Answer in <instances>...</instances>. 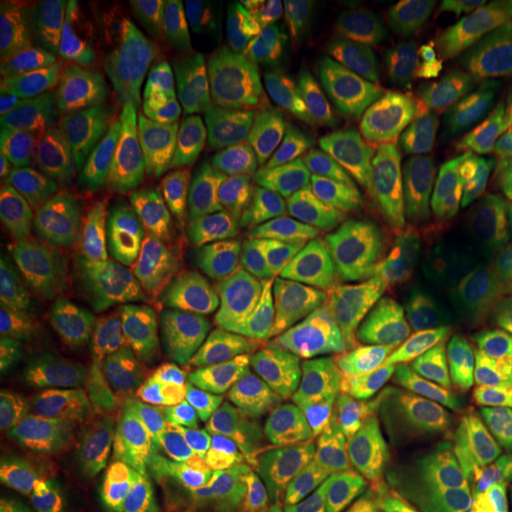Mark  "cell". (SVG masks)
I'll list each match as a JSON object with an SVG mask.
<instances>
[{"label": "cell", "mask_w": 512, "mask_h": 512, "mask_svg": "<svg viewBox=\"0 0 512 512\" xmlns=\"http://www.w3.org/2000/svg\"><path fill=\"white\" fill-rule=\"evenodd\" d=\"M470 512H512V406L477 453Z\"/></svg>", "instance_id": "obj_24"}, {"label": "cell", "mask_w": 512, "mask_h": 512, "mask_svg": "<svg viewBox=\"0 0 512 512\" xmlns=\"http://www.w3.org/2000/svg\"><path fill=\"white\" fill-rule=\"evenodd\" d=\"M297 299L302 328L266 458L292 482L313 484L356 458L366 420L347 351L342 271L311 261Z\"/></svg>", "instance_id": "obj_2"}, {"label": "cell", "mask_w": 512, "mask_h": 512, "mask_svg": "<svg viewBox=\"0 0 512 512\" xmlns=\"http://www.w3.org/2000/svg\"><path fill=\"white\" fill-rule=\"evenodd\" d=\"M290 275L247 264L162 287L147 304L181 373L192 425H207L230 375L264 342L287 297Z\"/></svg>", "instance_id": "obj_4"}, {"label": "cell", "mask_w": 512, "mask_h": 512, "mask_svg": "<svg viewBox=\"0 0 512 512\" xmlns=\"http://www.w3.org/2000/svg\"><path fill=\"white\" fill-rule=\"evenodd\" d=\"M93 342L81 332L3 318L0 384L27 403L36 418H72L81 403Z\"/></svg>", "instance_id": "obj_17"}, {"label": "cell", "mask_w": 512, "mask_h": 512, "mask_svg": "<svg viewBox=\"0 0 512 512\" xmlns=\"http://www.w3.org/2000/svg\"><path fill=\"white\" fill-rule=\"evenodd\" d=\"M446 320V304L403 311L349 283L344 330L368 437L396 444L427 420L439 382Z\"/></svg>", "instance_id": "obj_6"}, {"label": "cell", "mask_w": 512, "mask_h": 512, "mask_svg": "<svg viewBox=\"0 0 512 512\" xmlns=\"http://www.w3.org/2000/svg\"><path fill=\"white\" fill-rule=\"evenodd\" d=\"M83 83L74 29L60 10L5 3L0 15L3 145L81 117Z\"/></svg>", "instance_id": "obj_10"}, {"label": "cell", "mask_w": 512, "mask_h": 512, "mask_svg": "<svg viewBox=\"0 0 512 512\" xmlns=\"http://www.w3.org/2000/svg\"><path fill=\"white\" fill-rule=\"evenodd\" d=\"M325 15L347 53L382 93L411 86V31L415 3L408 0H332Z\"/></svg>", "instance_id": "obj_19"}, {"label": "cell", "mask_w": 512, "mask_h": 512, "mask_svg": "<svg viewBox=\"0 0 512 512\" xmlns=\"http://www.w3.org/2000/svg\"><path fill=\"white\" fill-rule=\"evenodd\" d=\"M328 512H415L408 489L392 470L351 472L323 491Z\"/></svg>", "instance_id": "obj_25"}, {"label": "cell", "mask_w": 512, "mask_h": 512, "mask_svg": "<svg viewBox=\"0 0 512 512\" xmlns=\"http://www.w3.org/2000/svg\"><path fill=\"white\" fill-rule=\"evenodd\" d=\"M264 126L261 176L302 254L351 266V216L392 145L396 121L351 79L318 38L292 22L252 46Z\"/></svg>", "instance_id": "obj_1"}, {"label": "cell", "mask_w": 512, "mask_h": 512, "mask_svg": "<svg viewBox=\"0 0 512 512\" xmlns=\"http://www.w3.org/2000/svg\"><path fill=\"white\" fill-rule=\"evenodd\" d=\"M10 463L31 467L74 512H110L145 482V458L76 418H36Z\"/></svg>", "instance_id": "obj_13"}, {"label": "cell", "mask_w": 512, "mask_h": 512, "mask_svg": "<svg viewBox=\"0 0 512 512\" xmlns=\"http://www.w3.org/2000/svg\"><path fill=\"white\" fill-rule=\"evenodd\" d=\"M233 512H268V501H266V498H261V496L247 498V501L235 505Z\"/></svg>", "instance_id": "obj_30"}, {"label": "cell", "mask_w": 512, "mask_h": 512, "mask_svg": "<svg viewBox=\"0 0 512 512\" xmlns=\"http://www.w3.org/2000/svg\"><path fill=\"white\" fill-rule=\"evenodd\" d=\"M384 240H413L439 247L437 200L430 171L420 155L406 150L377 171L358 230V247Z\"/></svg>", "instance_id": "obj_20"}, {"label": "cell", "mask_w": 512, "mask_h": 512, "mask_svg": "<svg viewBox=\"0 0 512 512\" xmlns=\"http://www.w3.org/2000/svg\"><path fill=\"white\" fill-rule=\"evenodd\" d=\"M273 228L245 174L178 159L159 169L138 228L147 283L169 287L259 264Z\"/></svg>", "instance_id": "obj_3"}, {"label": "cell", "mask_w": 512, "mask_h": 512, "mask_svg": "<svg viewBox=\"0 0 512 512\" xmlns=\"http://www.w3.org/2000/svg\"><path fill=\"white\" fill-rule=\"evenodd\" d=\"M510 294H512V283H510Z\"/></svg>", "instance_id": "obj_32"}, {"label": "cell", "mask_w": 512, "mask_h": 512, "mask_svg": "<svg viewBox=\"0 0 512 512\" xmlns=\"http://www.w3.org/2000/svg\"><path fill=\"white\" fill-rule=\"evenodd\" d=\"M166 17L162 0H107L83 12L74 29L88 105L133 138L147 136Z\"/></svg>", "instance_id": "obj_11"}, {"label": "cell", "mask_w": 512, "mask_h": 512, "mask_svg": "<svg viewBox=\"0 0 512 512\" xmlns=\"http://www.w3.org/2000/svg\"><path fill=\"white\" fill-rule=\"evenodd\" d=\"M110 512H202L197 498L169 479H145Z\"/></svg>", "instance_id": "obj_28"}, {"label": "cell", "mask_w": 512, "mask_h": 512, "mask_svg": "<svg viewBox=\"0 0 512 512\" xmlns=\"http://www.w3.org/2000/svg\"><path fill=\"white\" fill-rule=\"evenodd\" d=\"M477 432L451 422L420 434L403 456V475L415 512H470Z\"/></svg>", "instance_id": "obj_22"}, {"label": "cell", "mask_w": 512, "mask_h": 512, "mask_svg": "<svg viewBox=\"0 0 512 512\" xmlns=\"http://www.w3.org/2000/svg\"><path fill=\"white\" fill-rule=\"evenodd\" d=\"M29 406L15 392L0 384V444L5 451H15L31 430Z\"/></svg>", "instance_id": "obj_29"}, {"label": "cell", "mask_w": 512, "mask_h": 512, "mask_svg": "<svg viewBox=\"0 0 512 512\" xmlns=\"http://www.w3.org/2000/svg\"><path fill=\"white\" fill-rule=\"evenodd\" d=\"M157 174V157L145 155L57 188L5 197L0 219L31 226L57 249L86 245L143 214Z\"/></svg>", "instance_id": "obj_14"}, {"label": "cell", "mask_w": 512, "mask_h": 512, "mask_svg": "<svg viewBox=\"0 0 512 512\" xmlns=\"http://www.w3.org/2000/svg\"><path fill=\"white\" fill-rule=\"evenodd\" d=\"M460 17L479 76L496 86H512V3L467 0Z\"/></svg>", "instance_id": "obj_23"}, {"label": "cell", "mask_w": 512, "mask_h": 512, "mask_svg": "<svg viewBox=\"0 0 512 512\" xmlns=\"http://www.w3.org/2000/svg\"><path fill=\"white\" fill-rule=\"evenodd\" d=\"M299 328L302 304L292 297L264 342L230 375L197 444L200 463L211 475L235 482L268 456Z\"/></svg>", "instance_id": "obj_12"}, {"label": "cell", "mask_w": 512, "mask_h": 512, "mask_svg": "<svg viewBox=\"0 0 512 512\" xmlns=\"http://www.w3.org/2000/svg\"><path fill=\"white\" fill-rule=\"evenodd\" d=\"M411 86L446 133H479L477 93L463 17L456 3H415L411 31Z\"/></svg>", "instance_id": "obj_18"}, {"label": "cell", "mask_w": 512, "mask_h": 512, "mask_svg": "<svg viewBox=\"0 0 512 512\" xmlns=\"http://www.w3.org/2000/svg\"><path fill=\"white\" fill-rule=\"evenodd\" d=\"M358 287L377 302L403 311H430L446 304L453 268L441 247L413 240H384L356 256Z\"/></svg>", "instance_id": "obj_21"}, {"label": "cell", "mask_w": 512, "mask_h": 512, "mask_svg": "<svg viewBox=\"0 0 512 512\" xmlns=\"http://www.w3.org/2000/svg\"><path fill=\"white\" fill-rule=\"evenodd\" d=\"M444 240L463 287L512 283V145L484 133L432 157Z\"/></svg>", "instance_id": "obj_9"}, {"label": "cell", "mask_w": 512, "mask_h": 512, "mask_svg": "<svg viewBox=\"0 0 512 512\" xmlns=\"http://www.w3.org/2000/svg\"><path fill=\"white\" fill-rule=\"evenodd\" d=\"M512 363V311L494 287L463 292L451 306L441 370L427 420L477 413L494 399Z\"/></svg>", "instance_id": "obj_15"}, {"label": "cell", "mask_w": 512, "mask_h": 512, "mask_svg": "<svg viewBox=\"0 0 512 512\" xmlns=\"http://www.w3.org/2000/svg\"><path fill=\"white\" fill-rule=\"evenodd\" d=\"M81 403L98 430L140 458L174 463L192 422L174 356L150 318H133L95 337Z\"/></svg>", "instance_id": "obj_5"}, {"label": "cell", "mask_w": 512, "mask_h": 512, "mask_svg": "<svg viewBox=\"0 0 512 512\" xmlns=\"http://www.w3.org/2000/svg\"><path fill=\"white\" fill-rule=\"evenodd\" d=\"M0 512H74L34 470L5 463L0 475Z\"/></svg>", "instance_id": "obj_27"}, {"label": "cell", "mask_w": 512, "mask_h": 512, "mask_svg": "<svg viewBox=\"0 0 512 512\" xmlns=\"http://www.w3.org/2000/svg\"><path fill=\"white\" fill-rule=\"evenodd\" d=\"M292 512H316V510H309V508H302V510H292Z\"/></svg>", "instance_id": "obj_31"}, {"label": "cell", "mask_w": 512, "mask_h": 512, "mask_svg": "<svg viewBox=\"0 0 512 512\" xmlns=\"http://www.w3.org/2000/svg\"><path fill=\"white\" fill-rule=\"evenodd\" d=\"M147 138L164 152L214 166L242 150L235 69L190 0L169 3Z\"/></svg>", "instance_id": "obj_7"}, {"label": "cell", "mask_w": 512, "mask_h": 512, "mask_svg": "<svg viewBox=\"0 0 512 512\" xmlns=\"http://www.w3.org/2000/svg\"><path fill=\"white\" fill-rule=\"evenodd\" d=\"M145 157L131 133L98 117H76L19 143L3 145L0 181L5 197L29 195L117 169Z\"/></svg>", "instance_id": "obj_16"}, {"label": "cell", "mask_w": 512, "mask_h": 512, "mask_svg": "<svg viewBox=\"0 0 512 512\" xmlns=\"http://www.w3.org/2000/svg\"><path fill=\"white\" fill-rule=\"evenodd\" d=\"M147 275L138 233L119 228L86 245L55 249L29 280L0 294L3 318L100 337L138 318Z\"/></svg>", "instance_id": "obj_8"}, {"label": "cell", "mask_w": 512, "mask_h": 512, "mask_svg": "<svg viewBox=\"0 0 512 512\" xmlns=\"http://www.w3.org/2000/svg\"><path fill=\"white\" fill-rule=\"evenodd\" d=\"M57 247L24 223L0 219V285L10 290L29 280Z\"/></svg>", "instance_id": "obj_26"}]
</instances>
